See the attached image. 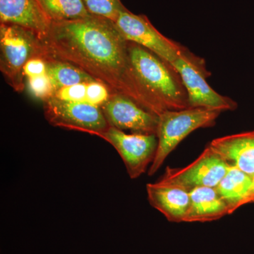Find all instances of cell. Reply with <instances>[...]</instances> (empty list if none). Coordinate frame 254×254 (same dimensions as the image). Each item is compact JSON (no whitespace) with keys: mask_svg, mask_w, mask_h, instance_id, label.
<instances>
[{"mask_svg":"<svg viewBox=\"0 0 254 254\" xmlns=\"http://www.w3.org/2000/svg\"><path fill=\"white\" fill-rule=\"evenodd\" d=\"M34 58H46L38 37L18 25L0 23V70L15 91L24 89L23 68Z\"/></svg>","mask_w":254,"mask_h":254,"instance_id":"obj_4","label":"cell"},{"mask_svg":"<svg viewBox=\"0 0 254 254\" xmlns=\"http://www.w3.org/2000/svg\"><path fill=\"white\" fill-rule=\"evenodd\" d=\"M209 146L230 166L236 167L251 177L254 175V133H237L215 138Z\"/></svg>","mask_w":254,"mask_h":254,"instance_id":"obj_13","label":"cell"},{"mask_svg":"<svg viewBox=\"0 0 254 254\" xmlns=\"http://www.w3.org/2000/svg\"><path fill=\"white\" fill-rule=\"evenodd\" d=\"M47 121L54 127L99 136L110 126L100 107L51 97L43 101Z\"/></svg>","mask_w":254,"mask_h":254,"instance_id":"obj_6","label":"cell"},{"mask_svg":"<svg viewBox=\"0 0 254 254\" xmlns=\"http://www.w3.org/2000/svg\"><path fill=\"white\" fill-rule=\"evenodd\" d=\"M0 23L22 26L33 32L40 41L52 23L38 0H0Z\"/></svg>","mask_w":254,"mask_h":254,"instance_id":"obj_12","label":"cell"},{"mask_svg":"<svg viewBox=\"0 0 254 254\" xmlns=\"http://www.w3.org/2000/svg\"><path fill=\"white\" fill-rule=\"evenodd\" d=\"M99 137L110 143L118 152L131 179L141 176L154 160L158 145L156 134H128L110 127Z\"/></svg>","mask_w":254,"mask_h":254,"instance_id":"obj_8","label":"cell"},{"mask_svg":"<svg viewBox=\"0 0 254 254\" xmlns=\"http://www.w3.org/2000/svg\"><path fill=\"white\" fill-rule=\"evenodd\" d=\"M253 131V132H254V131Z\"/></svg>","mask_w":254,"mask_h":254,"instance_id":"obj_24","label":"cell"},{"mask_svg":"<svg viewBox=\"0 0 254 254\" xmlns=\"http://www.w3.org/2000/svg\"><path fill=\"white\" fill-rule=\"evenodd\" d=\"M115 24L127 41L143 46L171 64L186 48L164 36L146 16L133 14L127 8L121 11Z\"/></svg>","mask_w":254,"mask_h":254,"instance_id":"obj_7","label":"cell"},{"mask_svg":"<svg viewBox=\"0 0 254 254\" xmlns=\"http://www.w3.org/2000/svg\"><path fill=\"white\" fill-rule=\"evenodd\" d=\"M46 73V62L44 58H32L28 60L23 68V74L25 78L35 77Z\"/></svg>","mask_w":254,"mask_h":254,"instance_id":"obj_22","label":"cell"},{"mask_svg":"<svg viewBox=\"0 0 254 254\" xmlns=\"http://www.w3.org/2000/svg\"><path fill=\"white\" fill-rule=\"evenodd\" d=\"M222 113L220 110L190 108L180 110H166L159 116L158 145L148 175L158 172L169 155L191 132L200 128L213 127Z\"/></svg>","mask_w":254,"mask_h":254,"instance_id":"obj_3","label":"cell"},{"mask_svg":"<svg viewBox=\"0 0 254 254\" xmlns=\"http://www.w3.org/2000/svg\"><path fill=\"white\" fill-rule=\"evenodd\" d=\"M190 205L185 222H205L230 215L228 204L214 187H197L190 190Z\"/></svg>","mask_w":254,"mask_h":254,"instance_id":"obj_14","label":"cell"},{"mask_svg":"<svg viewBox=\"0 0 254 254\" xmlns=\"http://www.w3.org/2000/svg\"><path fill=\"white\" fill-rule=\"evenodd\" d=\"M88 12L116 22L121 11L126 9L121 0H83Z\"/></svg>","mask_w":254,"mask_h":254,"instance_id":"obj_18","label":"cell"},{"mask_svg":"<svg viewBox=\"0 0 254 254\" xmlns=\"http://www.w3.org/2000/svg\"><path fill=\"white\" fill-rule=\"evenodd\" d=\"M252 202H254V175L252 177V187H251L250 193L247 198V204L252 203Z\"/></svg>","mask_w":254,"mask_h":254,"instance_id":"obj_23","label":"cell"},{"mask_svg":"<svg viewBox=\"0 0 254 254\" xmlns=\"http://www.w3.org/2000/svg\"><path fill=\"white\" fill-rule=\"evenodd\" d=\"M111 95L109 88L101 82L93 81L87 83V104L100 108Z\"/></svg>","mask_w":254,"mask_h":254,"instance_id":"obj_21","label":"cell"},{"mask_svg":"<svg viewBox=\"0 0 254 254\" xmlns=\"http://www.w3.org/2000/svg\"><path fill=\"white\" fill-rule=\"evenodd\" d=\"M230 168L227 162L208 145L193 163L183 168H167L160 180L178 185L189 191L197 187L215 188Z\"/></svg>","mask_w":254,"mask_h":254,"instance_id":"obj_9","label":"cell"},{"mask_svg":"<svg viewBox=\"0 0 254 254\" xmlns=\"http://www.w3.org/2000/svg\"><path fill=\"white\" fill-rule=\"evenodd\" d=\"M252 182V177L236 167L230 166L226 175L215 187L219 195L230 207V213L247 204Z\"/></svg>","mask_w":254,"mask_h":254,"instance_id":"obj_15","label":"cell"},{"mask_svg":"<svg viewBox=\"0 0 254 254\" xmlns=\"http://www.w3.org/2000/svg\"><path fill=\"white\" fill-rule=\"evenodd\" d=\"M87 83H79L60 88L54 91L53 97L64 101L87 103Z\"/></svg>","mask_w":254,"mask_h":254,"instance_id":"obj_20","label":"cell"},{"mask_svg":"<svg viewBox=\"0 0 254 254\" xmlns=\"http://www.w3.org/2000/svg\"><path fill=\"white\" fill-rule=\"evenodd\" d=\"M45 60L47 73L51 80L54 91L64 87L96 81L81 68L71 64L53 59L49 57H46Z\"/></svg>","mask_w":254,"mask_h":254,"instance_id":"obj_16","label":"cell"},{"mask_svg":"<svg viewBox=\"0 0 254 254\" xmlns=\"http://www.w3.org/2000/svg\"><path fill=\"white\" fill-rule=\"evenodd\" d=\"M172 64L180 73L186 88L190 108H203L222 112L237 109L235 100L219 94L209 86L206 79L211 73L207 70L202 58L185 48Z\"/></svg>","mask_w":254,"mask_h":254,"instance_id":"obj_5","label":"cell"},{"mask_svg":"<svg viewBox=\"0 0 254 254\" xmlns=\"http://www.w3.org/2000/svg\"><path fill=\"white\" fill-rule=\"evenodd\" d=\"M50 22H61L89 16L83 0H38Z\"/></svg>","mask_w":254,"mask_h":254,"instance_id":"obj_17","label":"cell"},{"mask_svg":"<svg viewBox=\"0 0 254 254\" xmlns=\"http://www.w3.org/2000/svg\"><path fill=\"white\" fill-rule=\"evenodd\" d=\"M41 41L46 57L77 66L112 93L125 95L158 116L166 111L137 77L128 41L113 21L90 14L52 23Z\"/></svg>","mask_w":254,"mask_h":254,"instance_id":"obj_1","label":"cell"},{"mask_svg":"<svg viewBox=\"0 0 254 254\" xmlns=\"http://www.w3.org/2000/svg\"><path fill=\"white\" fill-rule=\"evenodd\" d=\"M150 204L169 221L185 222L190 205V192L178 185L159 180L146 185Z\"/></svg>","mask_w":254,"mask_h":254,"instance_id":"obj_11","label":"cell"},{"mask_svg":"<svg viewBox=\"0 0 254 254\" xmlns=\"http://www.w3.org/2000/svg\"><path fill=\"white\" fill-rule=\"evenodd\" d=\"M28 86L32 94L43 101L53 97L54 88L48 73L28 78Z\"/></svg>","mask_w":254,"mask_h":254,"instance_id":"obj_19","label":"cell"},{"mask_svg":"<svg viewBox=\"0 0 254 254\" xmlns=\"http://www.w3.org/2000/svg\"><path fill=\"white\" fill-rule=\"evenodd\" d=\"M102 111L110 127L136 133L156 134L159 116L142 108L125 95L112 93Z\"/></svg>","mask_w":254,"mask_h":254,"instance_id":"obj_10","label":"cell"},{"mask_svg":"<svg viewBox=\"0 0 254 254\" xmlns=\"http://www.w3.org/2000/svg\"><path fill=\"white\" fill-rule=\"evenodd\" d=\"M128 53L137 77L165 109L190 108L186 88L173 64L133 42L128 41Z\"/></svg>","mask_w":254,"mask_h":254,"instance_id":"obj_2","label":"cell"}]
</instances>
